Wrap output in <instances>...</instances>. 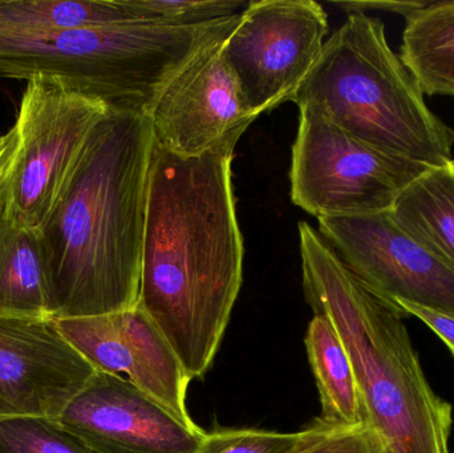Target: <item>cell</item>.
<instances>
[{"mask_svg":"<svg viewBox=\"0 0 454 453\" xmlns=\"http://www.w3.org/2000/svg\"><path fill=\"white\" fill-rule=\"evenodd\" d=\"M106 112L100 101L60 82L27 80L12 127L15 151L0 185V207L13 223L35 230L44 226Z\"/></svg>","mask_w":454,"mask_h":453,"instance_id":"cell-5","label":"cell"},{"mask_svg":"<svg viewBox=\"0 0 454 453\" xmlns=\"http://www.w3.org/2000/svg\"><path fill=\"white\" fill-rule=\"evenodd\" d=\"M243 0H130L141 20L167 24H200L242 13Z\"/></svg>","mask_w":454,"mask_h":453,"instance_id":"cell-19","label":"cell"},{"mask_svg":"<svg viewBox=\"0 0 454 453\" xmlns=\"http://www.w3.org/2000/svg\"><path fill=\"white\" fill-rule=\"evenodd\" d=\"M429 165L384 153L314 112L299 109L291 199L317 218L389 212Z\"/></svg>","mask_w":454,"mask_h":453,"instance_id":"cell-6","label":"cell"},{"mask_svg":"<svg viewBox=\"0 0 454 453\" xmlns=\"http://www.w3.org/2000/svg\"><path fill=\"white\" fill-rule=\"evenodd\" d=\"M95 372L53 319L0 316V419H56Z\"/></svg>","mask_w":454,"mask_h":453,"instance_id":"cell-12","label":"cell"},{"mask_svg":"<svg viewBox=\"0 0 454 453\" xmlns=\"http://www.w3.org/2000/svg\"><path fill=\"white\" fill-rule=\"evenodd\" d=\"M304 345L319 393V419L335 427L367 423L351 359L327 316L314 314Z\"/></svg>","mask_w":454,"mask_h":453,"instance_id":"cell-14","label":"cell"},{"mask_svg":"<svg viewBox=\"0 0 454 453\" xmlns=\"http://www.w3.org/2000/svg\"><path fill=\"white\" fill-rule=\"evenodd\" d=\"M291 101L384 153L434 168L452 161L453 130L367 13H348Z\"/></svg>","mask_w":454,"mask_h":453,"instance_id":"cell-4","label":"cell"},{"mask_svg":"<svg viewBox=\"0 0 454 453\" xmlns=\"http://www.w3.org/2000/svg\"><path fill=\"white\" fill-rule=\"evenodd\" d=\"M234 149L197 157L152 149L137 306L191 380L212 367L242 286Z\"/></svg>","mask_w":454,"mask_h":453,"instance_id":"cell-1","label":"cell"},{"mask_svg":"<svg viewBox=\"0 0 454 453\" xmlns=\"http://www.w3.org/2000/svg\"><path fill=\"white\" fill-rule=\"evenodd\" d=\"M405 20L403 63L424 95L454 96V0L428 2Z\"/></svg>","mask_w":454,"mask_h":453,"instance_id":"cell-16","label":"cell"},{"mask_svg":"<svg viewBox=\"0 0 454 453\" xmlns=\"http://www.w3.org/2000/svg\"><path fill=\"white\" fill-rule=\"evenodd\" d=\"M153 135L151 119L108 111L40 229L52 319L137 305Z\"/></svg>","mask_w":454,"mask_h":453,"instance_id":"cell-2","label":"cell"},{"mask_svg":"<svg viewBox=\"0 0 454 453\" xmlns=\"http://www.w3.org/2000/svg\"><path fill=\"white\" fill-rule=\"evenodd\" d=\"M298 228L304 298L338 332L386 453H452L453 407L427 378L407 314L357 279L317 229Z\"/></svg>","mask_w":454,"mask_h":453,"instance_id":"cell-3","label":"cell"},{"mask_svg":"<svg viewBox=\"0 0 454 453\" xmlns=\"http://www.w3.org/2000/svg\"><path fill=\"white\" fill-rule=\"evenodd\" d=\"M303 438L299 433H277L256 428H217L207 433L193 453H290Z\"/></svg>","mask_w":454,"mask_h":453,"instance_id":"cell-21","label":"cell"},{"mask_svg":"<svg viewBox=\"0 0 454 453\" xmlns=\"http://www.w3.org/2000/svg\"><path fill=\"white\" fill-rule=\"evenodd\" d=\"M290 453H386V447L368 423L335 427L317 418L304 428L303 438Z\"/></svg>","mask_w":454,"mask_h":453,"instance_id":"cell-20","label":"cell"},{"mask_svg":"<svg viewBox=\"0 0 454 453\" xmlns=\"http://www.w3.org/2000/svg\"><path fill=\"white\" fill-rule=\"evenodd\" d=\"M53 321L95 371L125 375L184 422L194 423L186 406L192 380L167 338L137 305L104 316Z\"/></svg>","mask_w":454,"mask_h":453,"instance_id":"cell-11","label":"cell"},{"mask_svg":"<svg viewBox=\"0 0 454 453\" xmlns=\"http://www.w3.org/2000/svg\"><path fill=\"white\" fill-rule=\"evenodd\" d=\"M328 16L314 0L248 3L223 45L243 106L259 117L291 101L325 47Z\"/></svg>","mask_w":454,"mask_h":453,"instance_id":"cell-7","label":"cell"},{"mask_svg":"<svg viewBox=\"0 0 454 453\" xmlns=\"http://www.w3.org/2000/svg\"><path fill=\"white\" fill-rule=\"evenodd\" d=\"M135 20L141 19L130 0H0V36H45Z\"/></svg>","mask_w":454,"mask_h":453,"instance_id":"cell-17","label":"cell"},{"mask_svg":"<svg viewBox=\"0 0 454 453\" xmlns=\"http://www.w3.org/2000/svg\"><path fill=\"white\" fill-rule=\"evenodd\" d=\"M317 223L341 262L379 297L454 316V269L403 230L391 213L317 218Z\"/></svg>","mask_w":454,"mask_h":453,"instance_id":"cell-8","label":"cell"},{"mask_svg":"<svg viewBox=\"0 0 454 453\" xmlns=\"http://www.w3.org/2000/svg\"><path fill=\"white\" fill-rule=\"evenodd\" d=\"M15 145L16 137L12 128L8 132L0 135V185H2L3 178H4L8 168H10Z\"/></svg>","mask_w":454,"mask_h":453,"instance_id":"cell-24","label":"cell"},{"mask_svg":"<svg viewBox=\"0 0 454 453\" xmlns=\"http://www.w3.org/2000/svg\"><path fill=\"white\" fill-rule=\"evenodd\" d=\"M389 213L403 230L454 269V160L419 176Z\"/></svg>","mask_w":454,"mask_h":453,"instance_id":"cell-15","label":"cell"},{"mask_svg":"<svg viewBox=\"0 0 454 453\" xmlns=\"http://www.w3.org/2000/svg\"><path fill=\"white\" fill-rule=\"evenodd\" d=\"M0 453H98L51 418L0 419Z\"/></svg>","mask_w":454,"mask_h":453,"instance_id":"cell-18","label":"cell"},{"mask_svg":"<svg viewBox=\"0 0 454 453\" xmlns=\"http://www.w3.org/2000/svg\"><path fill=\"white\" fill-rule=\"evenodd\" d=\"M55 420L98 453H193L207 435L124 377L98 371Z\"/></svg>","mask_w":454,"mask_h":453,"instance_id":"cell-10","label":"cell"},{"mask_svg":"<svg viewBox=\"0 0 454 453\" xmlns=\"http://www.w3.org/2000/svg\"><path fill=\"white\" fill-rule=\"evenodd\" d=\"M428 2H396V0H372V2H335L338 7L348 13H365L367 11H384V12L399 13L405 19L424 7Z\"/></svg>","mask_w":454,"mask_h":453,"instance_id":"cell-23","label":"cell"},{"mask_svg":"<svg viewBox=\"0 0 454 453\" xmlns=\"http://www.w3.org/2000/svg\"><path fill=\"white\" fill-rule=\"evenodd\" d=\"M394 305H396L403 313L407 314V316H415L419 321L423 322L444 342L454 356V316L452 314L442 313V311L405 302V301H396Z\"/></svg>","mask_w":454,"mask_h":453,"instance_id":"cell-22","label":"cell"},{"mask_svg":"<svg viewBox=\"0 0 454 453\" xmlns=\"http://www.w3.org/2000/svg\"><path fill=\"white\" fill-rule=\"evenodd\" d=\"M0 316L52 319L40 230L13 223L0 207Z\"/></svg>","mask_w":454,"mask_h":453,"instance_id":"cell-13","label":"cell"},{"mask_svg":"<svg viewBox=\"0 0 454 453\" xmlns=\"http://www.w3.org/2000/svg\"><path fill=\"white\" fill-rule=\"evenodd\" d=\"M235 26L199 48L160 93L149 113L160 148L183 157L235 148L256 119L243 106L223 59V42Z\"/></svg>","mask_w":454,"mask_h":453,"instance_id":"cell-9","label":"cell"}]
</instances>
